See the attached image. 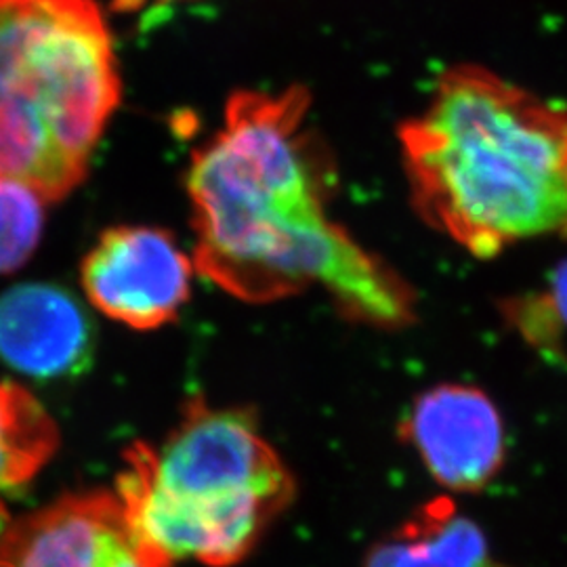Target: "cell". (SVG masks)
<instances>
[{
    "label": "cell",
    "instance_id": "1",
    "mask_svg": "<svg viewBox=\"0 0 567 567\" xmlns=\"http://www.w3.org/2000/svg\"><path fill=\"white\" fill-rule=\"evenodd\" d=\"M305 86L238 91L221 128L192 154L194 265L248 303L320 286L341 313L379 328L414 318L408 284L328 215L330 168Z\"/></svg>",
    "mask_w": 567,
    "mask_h": 567
},
{
    "label": "cell",
    "instance_id": "2",
    "mask_svg": "<svg viewBox=\"0 0 567 567\" xmlns=\"http://www.w3.org/2000/svg\"><path fill=\"white\" fill-rule=\"evenodd\" d=\"M398 137L414 206L468 252L567 234V103L456 65Z\"/></svg>",
    "mask_w": 567,
    "mask_h": 567
},
{
    "label": "cell",
    "instance_id": "3",
    "mask_svg": "<svg viewBox=\"0 0 567 567\" xmlns=\"http://www.w3.org/2000/svg\"><path fill=\"white\" fill-rule=\"evenodd\" d=\"M121 97L97 0H0V175L60 203L84 182Z\"/></svg>",
    "mask_w": 567,
    "mask_h": 567
},
{
    "label": "cell",
    "instance_id": "4",
    "mask_svg": "<svg viewBox=\"0 0 567 567\" xmlns=\"http://www.w3.org/2000/svg\"><path fill=\"white\" fill-rule=\"evenodd\" d=\"M295 492L255 419L189 402L161 446L124 452L116 498L131 526L171 561L229 567L255 548Z\"/></svg>",
    "mask_w": 567,
    "mask_h": 567
},
{
    "label": "cell",
    "instance_id": "5",
    "mask_svg": "<svg viewBox=\"0 0 567 567\" xmlns=\"http://www.w3.org/2000/svg\"><path fill=\"white\" fill-rule=\"evenodd\" d=\"M131 526L116 494L65 496L7 527L0 567H171Z\"/></svg>",
    "mask_w": 567,
    "mask_h": 567
},
{
    "label": "cell",
    "instance_id": "6",
    "mask_svg": "<svg viewBox=\"0 0 567 567\" xmlns=\"http://www.w3.org/2000/svg\"><path fill=\"white\" fill-rule=\"evenodd\" d=\"M194 264L154 227L124 225L105 231L82 264V286L103 316L154 330L171 322L192 286Z\"/></svg>",
    "mask_w": 567,
    "mask_h": 567
},
{
    "label": "cell",
    "instance_id": "7",
    "mask_svg": "<svg viewBox=\"0 0 567 567\" xmlns=\"http://www.w3.org/2000/svg\"><path fill=\"white\" fill-rule=\"evenodd\" d=\"M404 437L426 471L454 492L486 487L507 456L503 416L475 386L440 385L419 395L405 416Z\"/></svg>",
    "mask_w": 567,
    "mask_h": 567
},
{
    "label": "cell",
    "instance_id": "8",
    "mask_svg": "<svg viewBox=\"0 0 567 567\" xmlns=\"http://www.w3.org/2000/svg\"><path fill=\"white\" fill-rule=\"evenodd\" d=\"M91 351V322L65 290L23 284L0 297V358L11 368L60 379L84 370Z\"/></svg>",
    "mask_w": 567,
    "mask_h": 567
},
{
    "label": "cell",
    "instance_id": "9",
    "mask_svg": "<svg viewBox=\"0 0 567 567\" xmlns=\"http://www.w3.org/2000/svg\"><path fill=\"white\" fill-rule=\"evenodd\" d=\"M364 567L503 566L494 561L480 526L442 496L372 548Z\"/></svg>",
    "mask_w": 567,
    "mask_h": 567
},
{
    "label": "cell",
    "instance_id": "10",
    "mask_svg": "<svg viewBox=\"0 0 567 567\" xmlns=\"http://www.w3.org/2000/svg\"><path fill=\"white\" fill-rule=\"evenodd\" d=\"M58 447V429L32 393L0 383V529L4 496L25 486Z\"/></svg>",
    "mask_w": 567,
    "mask_h": 567
},
{
    "label": "cell",
    "instance_id": "11",
    "mask_svg": "<svg viewBox=\"0 0 567 567\" xmlns=\"http://www.w3.org/2000/svg\"><path fill=\"white\" fill-rule=\"evenodd\" d=\"M44 200L25 183L0 175V274L25 264L41 240Z\"/></svg>",
    "mask_w": 567,
    "mask_h": 567
},
{
    "label": "cell",
    "instance_id": "12",
    "mask_svg": "<svg viewBox=\"0 0 567 567\" xmlns=\"http://www.w3.org/2000/svg\"><path fill=\"white\" fill-rule=\"evenodd\" d=\"M547 307L550 318H555L559 324L567 328V261L559 265L553 276Z\"/></svg>",
    "mask_w": 567,
    "mask_h": 567
},
{
    "label": "cell",
    "instance_id": "13",
    "mask_svg": "<svg viewBox=\"0 0 567 567\" xmlns=\"http://www.w3.org/2000/svg\"><path fill=\"white\" fill-rule=\"evenodd\" d=\"M164 2H182V0H164Z\"/></svg>",
    "mask_w": 567,
    "mask_h": 567
}]
</instances>
